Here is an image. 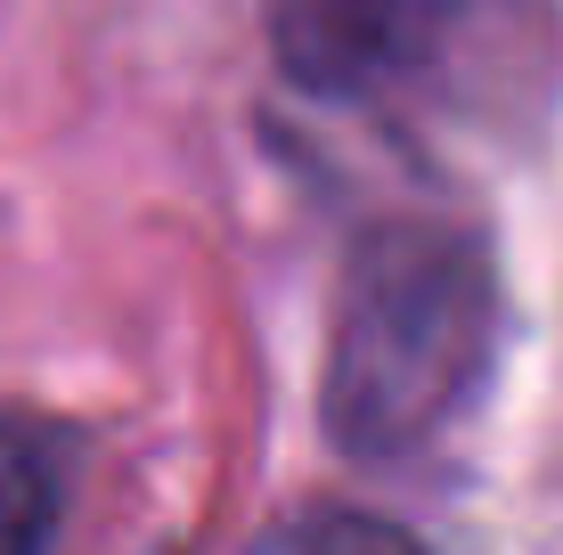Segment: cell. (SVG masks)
Masks as SVG:
<instances>
[{
    "label": "cell",
    "instance_id": "cell-1",
    "mask_svg": "<svg viewBox=\"0 0 563 555\" xmlns=\"http://www.w3.org/2000/svg\"><path fill=\"white\" fill-rule=\"evenodd\" d=\"M498 359V270L450 221H376L327 311L319 409L335 449L409 457L457 425Z\"/></svg>",
    "mask_w": 563,
    "mask_h": 555
},
{
    "label": "cell",
    "instance_id": "cell-4",
    "mask_svg": "<svg viewBox=\"0 0 563 555\" xmlns=\"http://www.w3.org/2000/svg\"><path fill=\"white\" fill-rule=\"evenodd\" d=\"M254 555H424L400 523H384V514H360V507H310L295 523L262 531Z\"/></svg>",
    "mask_w": 563,
    "mask_h": 555
},
{
    "label": "cell",
    "instance_id": "cell-2",
    "mask_svg": "<svg viewBox=\"0 0 563 555\" xmlns=\"http://www.w3.org/2000/svg\"><path fill=\"white\" fill-rule=\"evenodd\" d=\"M465 0H262L269 49L310 99H376L441 57Z\"/></svg>",
    "mask_w": 563,
    "mask_h": 555
},
{
    "label": "cell",
    "instance_id": "cell-3",
    "mask_svg": "<svg viewBox=\"0 0 563 555\" xmlns=\"http://www.w3.org/2000/svg\"><path fill=\"white\" fill-rule=\"evenodd\" d=\"M66 514V433L33 409H0V555H49Z\"/></svg>",
    "mask_w": 563,
    "mask_h": 555
}]
</instances>
